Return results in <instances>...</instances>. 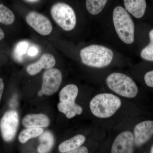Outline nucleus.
Returning a JSON list of instances; mask_svg holds the SVG:
<instances>
[{"label": "nucleus", "mask_w": 153, "mask_h": 153, "mask_svg": "<svg viewBox=\"0 0 153 153\" xmlns=\"http://www.w3.org/2000/svg\"><path fill=\"white\" fill-rule=\"evenodd\" d=\"M85 141V137L82 134H77L70 139L64 141L58 147V150L61 153H68L82 146Z\"/></svg>", "instance_id": "15"}, {"label": "nucleus", "mask_w": 153, "mask_h": 153, "mask_svg": "<svg viewBox=\"0 0 153 153\" xmlns=\"http://www.w3.org/2000/svg\"><path fill=\"white\" fill-rule=\"evenodd\" d=\"M88 149L86 147L80 146L74 149L69 151L67 153H88Z\"/></svg>", "instance_id": "22"}, {"label": "nucleus", "mask_w": 153, "mask_h": 153, "mask_svg": "<svg viewBox=\"0 0 153 153\" xmlns=\"http://www.w3.org/2000/svg\"><path fill=\"white\" fill-rule=\"evenodd\" d=\"M5 37V34L4 31H3L2 29L0 28V41L4 39Z\"/></svg>", "instance_id": "26"}, {"label": "nucleus", "mask_w": 153, "mask_h": 153, "mask_svg": "<svg viewBox=\"0 0 153 153\" xmlns=\"http://www.w3.org/2000/svg\"><path fill=\"white\" fill-rule=\"evenodd\" d=\"M107 1L108 0H86V9L91 15H97L104 9Z\"/></svg>", "instance_id": "18"}, {"label": "nucleus", "mask_w": 153, "mask_h": 153, "mask_svg": "<svg viewBox=\"0 0 153 153\" xmlns=\"http://www.w3.org/2000/svg\"><path fill=\"white\" fill-rule=\"evenodd\" d=\"M44 130L42 128L30 127L22 131L19 135V142L22 143H27L30 139L39 136L43 133Z\"/></svg>", "instance_id": "17"}, {"label": "nucleus", "mask_w": 153, "mask_h": 153, "mask_svg": "<svg viewBox=\"0 0 153 153\" xmlns=\"http://www.w3.org/2000/svg\"><path fill=\"white\" fill-rule=\"evenodd\" d=\"M56 63L55 57L48 53L44 54L36 63L30 64L27 68V72L30 75L38 74L43 68L49 69L53 68Z\"/></svg>", "instance_id": "12"}, {"label": "nucleus", "mask_w": 153, "mask_h": 153, "mask_svg": "<svg viewBox=\"0 0 153 153\" xmlns=\"http://www.w3.org/2000/svg\"><path fill=\"white\" fill-rule=\"evenodd\" d=\"M120 98L112 94L104 93L97 94L91 100V111L96 117L101 119L112 117L120 108Z\"/></svg>", "instance_id": "1"}, {"label": "nucleus", "mask_w": 153, "mask_h": 153, "mask_svg": "<svg viewBox=\"0 0 153 153\" xmlns=\"http://www.w3.org/2000/svg\"><path fill=\"white\" fill-rule=\"evenodd\" d=\"M62 80V74L59 69L56 68L47 69L43 75L42 90L44 94L52 95L59 89Z\"/></svg>", "instance_id": "8"}, {"label": "nucleus", "mask_w": 153, "mask_h": 153, "mask_svg": "<svg viewBox=\"0 0 153 153\" xmlns=\"http://www.w3.org/2000/svg\"><path fill=\"white\" fill-rule=\"evenodd\" d=\"M80 56L82 63L93 68H104L112 62L114 54L112 50L98 45H92L81 49Z\"/></svg>", "instance_id": "2"}, {"label": "nucleus", "mask_w": 153, "mask_h": 153, "mask_svg": "<svg viewBox=\"0 0 153 153\" xmlns=\"http://www.w3.org/2000/svg\"><path fill=\"white\" fill-rule=\"evenodd\" d=\"M40 144L38 146V153L49 152L54 144V138L53 135L49 131L43 132L39 136Z\"/></svg>", "instance_id": "16"}, {"label": "nucleus", "mask_w": 153, "mask_h": 153, "mask_svg": "<svg viewBox=\"0 0 153 153\" xmlns=\"http://www.w3.org/2000/svg\"><path fill=\"white\" fill-rule=\"evenodd\" d=\"M51 16L57 25L66 31L73 30L76 26V14L73 9L65 3L54 4L51 9Z\"/></svg>", "instance_id": "6"}, {"label": "nucleus", "mask_w": 153, "mask_h": 153, "mask_svg": "<svg viewBox=\"0 0 153 153\" xmlns=\"http://www.w3.org/2000/svg\"><path fill=\"white\" fill-rule=\"evenodd\" d=\"M28 43L27 41H21L17 44L14 51L15 58L17 60L21 61L22 57L27 52Z\"/></svg>", "instance_id": "20"}, {"label": "nucleus", "mask_w": 153, "mask_h": 153, "mask_svg": "<svg viewBox=\"0 0 153 153\" xmlns=\"http://www.w3.org/2000/svg\"><path fill=\"white\" fill-rule=\"evenodd\" d=\"M135 146L139 147L147 143L153 136V121L146 120L137 124L134 129Z\"/></svg>", "instance_id": "11"}, {"label": "nucleus", "mask_w": 153, "mask_h": 153, "mask_svg": "<svg viewBox=\"0 0 153 153\" xmlns=\"http://www.w3.org/2000/svg\"><path fill=\"white\" fill-rule=\"evenodd\" d=\"M113 21L118 36L126 44H131L134 40V25L126 10L120 6L115 8Z\"/></svg>", "instance_id": "3"}, {"label": "nucleus", "mask_w": 153, "mask_h": 153, "mask_svg": "<svg viewBox=\"0 0 153 153\" xmlns=\"http://www.w3.org/2000/svg\"><path fill=\"white\" fill-rule=\"evenodd\" d=\"M26 20L29 26L42 36H48L52 33V24L43 14L34 11L30 12L26 16Z\"/></svg>", "instance_id": "9"}, {"label": "nucleus", "mask_w": 153, "mask_h": 153, "mask_svg": "<svg viewBox=\"0 0 153 153\" xmlns=\"http://www.w3.org/2000/svg\"><path fill=\"white\" fill-rule=\"evenodd\" d=\"M19 125V114L16 111H9L4 114L0 121V130L4 140L8 142L13 139Z\"/></svg>", "instance_id": "7"}, {"label": "nucleus", "mask_w": 153, "mask_h": 153, "mask_svg": "<svg viewBox=\"0 0 153 153\" xmlns=\"http://www.w3.org/2000/svg\"><path fill=\"white\" fill-rule=\"evenodd\" d=\"M126 10L135 18L143 17L146 8V0H123Z\"/></svg>", "instance_id": "14"}, {"label": "nucleus", "mask_w": 153, "mask_h": 153, "mask_svg": "<svg viewBox=\"0 0 153 153\" xmlns=\"http://www.w3.org/2000/svg\"><path fill=\"white\" fill-rule=\"evenodd\" d=\"M134 146L133 134L129 131H126L116 137L111 146V153H133Z\"/></svg>", "instance_id": "10"}, {"label": "nucleus", "mask_w": 153, "mask_h": 153, "mask_svg": "<svg viewBox=\"0 0 153 153\" xmlns=\"http://www.w3.org/2000/svg\"><path fill=\"white\" fill-rule=\"evenodd\" d=\"M22 123L26 128H44L49 126L50 120L47 116L43 114H30L25 116Z\"/></svg>", "instance_id": "13"}, {"label": "nucleus", "mask_w": 153, "mask_h": 153, "mask_svg": "<svg viewBox=\"0 0 153 153\" xmlns=\"http://www.w3.org/2000/svg\"><path fill=\"white\" fill-rule=\"evenodd\" d=\"M150 40V43L146 47V48L147 49H151L153 50V30H151L149 33Z\"/></svg>", "instance_id": "24"}, {"label": "nucleus", "mask_w": 153, "mask_h": 153, "mask_svg": "<svg viewBox=\"0 0 153 153\" xmlns=\"http://www.w3.org/2000/svg\"><path fill=\"white\" fill-rule=\"evenodd\" d=\"M4 90V83L3 79L0 78V102Z\"/></svg>", "instance_id": "25"}, {"label": "nucleus", "mask_w": 153, "mask_h": 153, "mask_svg": "<svg viewBox=\"0 0 153 153\" xmlns=\"http://www.w3.org/2000/svg\"><path fill=\"white\" fill-rule=\"evenodd\" d=\"M105 82L109 89L123 97L133 98L138 93L135 82L130 77L123 73H111L107 77Z\"/></svg>", "instance_id": "4"}, {"label": "nucleus", "mask_w": 153, "mask_h": 153, "mask_svg": "<svg viewBox=\"0 0 153 153\" xmlns=\"http://www.w3.org/2000/svg\"><path fill=\"white\" fill-rule=\"evenodd\" d=\"M144 80L147 85L153 88V70L146 73L144 76Z\"/></svg>", "instance_id": "21"}, {"label": "nucleus", "mask_w": 153, "mask_h": 153, "mask_svg": "<svg viewBox=\"0 0 153 153\" xmlns=\"http://www.w3.org/2000/svg\"><path fill=\"white\" fill-rule=\"evenodd\" d=\"M38 49L36 47H32L28 50V55L30 56H35L38 54Z\"/></svg>", "instance_id": "23"}, {"label": "nucleus", "mask_w": 153, "mask_h": 153, "mask_svg": "<svg viewBox=\"0 0 153 153\" xmlns=\"http://www.w3.org/2000/svg\"><path fill=\"white\" fill-rule=\"evenodd\" d=\"M150 153H153V145L152 146V147H151Z\"/></svg>", "instance_id": "29"}, {"label": "nucleus", "mask_w": 153, "mask_h": 153, "mask_svg": "<svg viewBox=\"0 0 153 153\" xmlns=\"http://www.w3.org/2000/svg\"><path fill=\"white\" fill-rule=\"evenodd\" d=\"M78 88L74 84H68L63 88L59 94L60 102L57 108L60 112L66 114L68 119L74 117L76 115L82 113V107L75 103L78 94Z\"/></svg>", "instance_id": "5"}, {"label": "nucleus", "mask_w": 153, "mask_h": 153, "mask_svg": "<svg viewBox=\"0 0 153 153\" xmlns=\"http://www.w3.org/2000/svg\"><path fill=\"white\" fill-rule=\"evenodd\" d=\"M27 1L31 2H35L38 1L39 0H26Z\"/></svg>", "instance_id": "28"}, {"label": "nucleus", "mask_w": 153, "mask_h": 153, "mask_svg": "<svg viewBox=\"0 0 153 153\" xmlns=\"http://www.w3.org/2000/svg\"><path fill=\"white\" fill-rule=\"evenodd\" d=\"M16 19L15 15L9 8L0 4V23L5 25H11Z\"/></svg>", "instance_id": "19"}, {"label": "nucleus", "mask_w": 153, "mask_h": 153, "mask_svg": "<svg viewBox=\"0 0 153 153\" xmlns=\"http://www.w3.org/2000/svg\"><path fill=\"white\" fill-rule=\"evenodd\" d=\"M43 94H44V92H43V91H42V90L41 89V90L38 92V95L39 96V97H41L42 96Z\"/></svg>", "instance_id": "27"}]
</instances>
